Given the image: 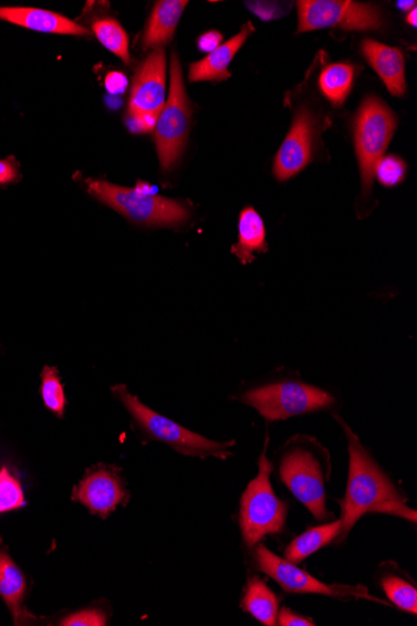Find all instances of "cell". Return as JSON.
Instances as JSON below:
<instances>
[{
	"label": "cell",
	"instance_id": "1",
	"mask_svg": "<svg viewBox=\"0 0 417 626\" xmlns=\"http://www.w3.org/2000/svg\"><path fill=\"white\" fill-rule=\"evenodd\" d=\"M346 432L348 448V477L345 498L342 502V532L335 543L344 541L365 514L396 515L416 523L415 510L407 507L406 497L396 488L371 452L362 445L351 427L338 417Z\"/></svg>",
	"mask_w": 417,
	"mask_h": 626
},
{
	"label": "cell",
	"instance_id": "2",
	"mask_svg": "<svg viewBox=\"0 0 417 626\" xmlns=\"http://www.w3.org/2000/svg\"><path fill=\"white\" fill-rule=\"evenodd\" d=\"M114 397L122 401L128 410L135 424L145 436L158 440L178 451L181 456L197 457L201 459L217 458L226 460L232 456L231 448L236 441L219 442L197 435L152 410L143 404L135 395L131 394L123 384L112 388Z\"/></svg>",
	"mask_w": 417,
	"mask_h": 626
},
{
	"label": "cell",
	"instance_id": "3",
	"mask_svg": "<svg viewBox=\"0 0 417 626\" xmlns=\"http://www.w3.org/2000/svg\"><path fill=\"white\" fill-rule=\"evenodd\" d=\"M86 188L103 205L118 211L134 225L143 227H179L191 211L183 201L164 198L142 188H125L105 180L88 179Z\"/></svg>",
	"mask_w": 417,
	"mask_h": 626
},
{
	"label": "cell",
	"instance_id": "4",
	"mask_svg": "<svg viewBox=\"0 0 417 626\" xmlns=\"http://www.w3.org/2000/svg\"><path fill=\"white\" fill-rule=\"evenodd\" d=\"M270 461L265 450L259 459V473L248 484L240 500L239 523L242 541L254 547L267 535L284 532L288 505L280 500L271 486Z\"/></svg>",
	"mask_w": 417,
	"mask_h": 626
},
{
	"label": "cell",
	"instance_id": "5",
	"mask_svg": "<svg viewBox=\"0 0 417 626\" xmlns=\"http://www.w3.org/2000/svg\"><path fill=\"white\" fill-rule=\"evenodd\" d=\"M396 127V115L385 102L377 96H367L354 122L355 149L364 196L372 195L377 163L385 157Z\"/></svg>",
	"mask_w": 417,
	"mask_h": 626
},
{
	"label": "cell",
	"instance_id": "6",
	"mask_svg": "<svg viewBox=\"0 0 417 626\" xmlns=\"http://www.w3.org/2000/svg\"><path fill=\"white\" fill-rule=\"evenodd\" d=\"M191 127V107L184 85L179 56L174 53L170 62V92L164 104L157 125V142L160 167L164 173L171 171L186 150Z\"/></svg>",
	"mask_w": 417,
	"mask_h": 626
},
{
	"label": "cell",
	"instance_id": "7",
	"mask_svg": "<svg viewBox=\"0 0 417 626\" xmlns=\"http://www.w3.org/2000/svg\"><path fill=\"white\" fill-rule=\"evenodd\" d=\"M268 421L286 420L332 407V394L302 382H280L247 392L241 397Z\"/></svg>",
	"mask_w": 417,
	"mask_h": 626
},
{
	"label": "cell",
	"instance_id": "8",
	"mask_svg": "<svg viewBox=\"0 0 417 626\" xmlns=\"http://www.w3.org/2000/svg\"><path fill=\"white\" fill-rule=\"evenodd\" d=\"M324 467L315 452L305 446H294L284 452L279 463V478L300 503L317 520L329 518L326 509V479Z\"/></svg>",
	"mask_w": 417,
	"mask_h": 626
},
{
	"label": "cell",
	"instance_id": "9",
	"mask_svg": "<svg viewBox=\"0 0 417 626\" xmlns=\"http://www.w3.org/2000/svg\"><path fill=\"white\" fill-rule=\"evenodd\" d=\"M254 559L258 571L270 576L286 593L325 595L343 602L365 599L386 605L384 601L368 594L363 585H329L319 582L314 576L299 570L295 564L269 551L264 544L256 545Z\"/></svg>",
	"mask_w": 417,
	"mask_h": 626
},
{
	"label": "cell",
	"instance_id": "10",
	"mask_svg": "<svg viewBox=\"0 0 417 626\" xmlns=\"http://www.w3.org/2000/svg\"><path fill=\"white\" fill-rule=\"evenodd\" d=\"M299 33L325 28L343 31H377L383 27L380 9L352 0H302L298 2Z\"/></svg>",
	"mask_w": 417,
	"mask_h": 626
},
{
	"label": "cell",
	"instance_id": "11",
	"mask_svg": "<svg viewBox=\"0 0 417 626\" xmlns=\"http://www.w3.org/2000/svg\"><path fill=\"white\" fill-rule=\"evenodd\" d=\"M165 76L167 56L161 48L148 55L135 75L128 114L132 131L149 133L155 129L165 104Z\"/></svg>",
	"mask_w": 417,
	"mask_h": 626
},
{
	"label": "cell",
	"instance_id": "12",
	"mask_svg": "<svg viewBox=\"0 0 417 626\" xmlns=\"http://www.w3.org/2000/svg\"><path fill=\"white\" fill-rule=\"evenodd\" d=\"M73 500L88 508L92 514L105 519L118 505L127 503L129 494L124 488L119 469L100 466L88 470L74 489Z\"/></svg>",
	"mask_w": 417,
	"mask_h": 626
},
{
	"label": "cell",
	"instance_id": "13",
	"mask_svg": "<svg viewBox=\"0 0 417 626\" xmlns=\"http://www.w3.org/2000/svg\"><path fill=\"white\" fill-rule=\"evenodd\" d=\"M315 124L312 112L306 107L299 109L274 160V176L279 181L295 177L313 160Z\"/></svg>",
	"mask_w": 417,
	"mask_h": 626
},
{
	"label": "cell",
	"instance_id": "14",
	"mask_svg": "<svg viewBox=\"0 0 417 626\" xmlns=\"http://www.w3.org/2000/svg\"><path fill=\"white\" fill-rule=\"evenodd\" d=\"M0 21L48 34L90 35L88 29L72 19L39 8L0 7Z\"/></svg>",
	"mask_w": 417,
	"mask_h": 626
},
{
	"label": "cell",
	"instance_id": "15",
	"mask_svg": "<svg viewBox=\"0 0 417 626\" xmlns=\"http://www.w3.org/2000/svg\"><path fill=\"white\" fill-rule=\"evenodd\" d=\"M362 51L368 64L395 96L406 93L405 58L399 48L389 46L373 40H365Z\"/></svg>",
	"mask_w": 417,
	"mask_h": 626
},
{
	"label": "cell",
	"instance_id": "16",
	"mask_svg": "<svg viewBox=\"0 0 417 626\" xmlns=\"http://www.w3.org/2000/svg\"><path fill=\"white\" fill-rule=\"evenodd\" d=\"M254 32L253 25L247 23L244 28L230 41L220 44L216 51L209 53L204 60L192 63L189 69V81L221 82L230 79L229 64L234 60L240 48L244 45L248 36Z\"/></svg>",
	"mask_w": 417,
	"mask_h": 626
},
{
	"label": "cell",
	"instance_id": "17",
	"mask_svg": "<svg viewBox=\"0 0 417 626\" xmlns=\"http://www.w3.org/2000/svg\"><path fill=\"white\" fill-rule=\"evenodd\" d=\"M27 582L21 570L2 549H0V596L13 615L15 625L35 620V616L24 608Z\"/></svg>",
	"mask_w": 417,
	"mask_h": 626
},
{
	"label": "cell",
	"instance_id": "18",
	"mask_svg": "<svg viewBox=\"0 0 417 626\" xmlns=\"http://www.w3.org/2000/svg\"><path fill=\"white\" fill-rule=\"evenodd\" d=\"M188 4L187 0H161L155 3L144 34V50H161V46L171 42Z\"/></svg>",
	"mask_w": 417,
	"mask_h": 626
},
{
	"label": "cell",
	"instance_id": "19",
	"mask_svg": "<svg viewBox=\"0 0 417 626\" xmlns=\"http://www.w3.org/2000/svg\"><path fill=\"white\" fill-rule=\"evenodd\" d=\"M238 232V243L231 247V253L242 264L254 262L256 253L268 252L264 220L254 208L248 207L241 211Z\"/></svg>",
	"mask_w": 417,
	"mask_h": 626
},
{
	"label": "cell",
	"instance_id": "20",
	"mask_svg": "<svg viewBox=\"0 0 417 626\" xmlns=\"http://www.w3.org/2000/svg\"><path fill=\"white\" fill-rule=\"evenodd\" d=\"M379 583L387 598L397 608L417 614V590L409 574H406L395 563H384L380 567Z\"/></svg>",
	"mask_w": 417,
	"mask_h": 626
},
{
	"label": "cell",
	"instance_id": "21",
	"mask_svg": "<svg viewBox=\"0 0 417 626\" xmlns=\"http://www.w3.org/2000/svg\"><path fill=\"white\" fill-rule=\"evenodd\" d=\"M279 603L278 595L264 581L254 576L249 580L240 605L261 624L274 626L278 624Z\"/></svg>",
	"mask_w": 417,
	"mask_h": 626
},
{
	"label": "cell",
	"instance_id": "22",
	"mask_svg": "<svg viewBox=\"0 0 417 626\" xmlns=\"http://www.w3.org/2000/svg\"><path fill=\"white\" fill-rule=\"evenodd\" d=\"M341 532V520L309 529L307 532L295 538L286 547L285 561L295 565L304 562L306 557L315 554L320 549L335 542Z\"/></svg>",
	"mask_w": 417,
	"mask_h": 626
},
{
	"label": "cell",
	"instance_id": "23",
	"mask_svg": "<svg viewBox=\"0 0 417 626\" xmlns=\"http://www.w3.org/2000/svg\"><path fill=\"white\" fill-rule=\"evenodd\" d=\"M355 69L352 64L334 63L325 66L320 74L319 86L326 100L335 107H342L351 94L355 81Z\"/></svg>",
	"mask_w": 417,
	"mask_h": 626
},
{
	"label": "cell",
	"instance_id": "24",
	"mask_svg": "<svg viewBox=\"0 0 417 626\" xmlns=\"http://www.w3.org/2000/svg\"><path fill=\"white\" fill-rule=\"evenodd\" d=\"M98 41L125 64L131 63L129 36L118 21L113 18H100L92 24Z\"/></svg>",
	"mask_w": 417,
	"mask_h": 626
},
{
	"label": "cell",
	"instance_id": "25",
	"mask_svg": "<svg viewBox=\"0 0 417 626\" xmlns=\"http://www.w3.org/2000/svg\"><path fill=\"white\" fill-rule=\"evenodd\" d=\"M41 394L44 406L58 418H63L66 407V398L60 372L53 367H44L42 372Z\"/></svg>",
	"mask_w": 417,
	"mask_h": 626
},
{
	"label": "cell",
	"instance_id": "26",
	"mask_svg": "<svg viewBox=\"0 0 417 626\" xmlns=\"http://www.w3.org/2000/svg\"><path fill=\"white\" fill-rule=\"evenodd\" d=\"M25 505L24 493L19 480L6 467L0 470V514L12 512Z\"/></svg>",
	"mask_w": 417,
	"mask_h": 626
},
{
	"label": "cell",
	"instance_id": "27",
	"mask_svg": "<svg viewBox=\"0 0 417 626\" xmlns=\"http://www.w3.org/2000/svg\"><path fill=\"white\" fill-rule=\"evenodd\" d=\"M406 163L396 156L384 157L379 163H377L375 169V177L382 182L384 187H396L406 177Z\"/></svg>",
	"mask_w": 417,
	"mask_h": 626
},
{
	"label": "cell",
	"instance_id": "28",
	"mask_svg": "<svg viewBox=\"0 0 417 626\" xmlns=\"http://www.w3.org/2000/svg\"><path fill=\"white\" fill-rule=\"evenodd\" d=\"M108 622L106 614L101 609H85L66 616L61 622L63 626H104Z\"/></svg>",
	"mask_w": 417,
	"mask_h": 626
},
{
	"label": "cell",
	"instance_id": "29",
	"mask_svg": "<svg viewBox=\"0 0 417 626\" xmlns=\"http://www.w3.org/2000/svg\"><path fill=\"white\" fill-rule=\"evenodd\" d=\"M248 7L264 21H270V19H275L286 13V11H283V7H285L283 3L250 2Z\"/></svg>",
	"mask_w": 417,
	"mask_h": 626
},
{
	"label": "cell",
	"instance_id": "30",
	"mask_svg": "<svg viewBox=\"0 0 417 626\" xmlns=\"http://www.w3.org/2000/svg\"><path fill=\"white\" fill-rule=\"evenodd\" d=\"M21 179V171H19L18 161L14 157L0 159V186L13 185Z\"/></svg>",
	"mask_w": 417,
	"mask_h": 626
},
{
	"label": "cell",
	"instance_id": "31",
	"mask_svg": "<svg viewBox=\"0 0 417 626\" xmlns=\"http://www.w3.org/2000/svg\"><path fill=\"white\" fill-rule=\"evenodd\" d=\"M278 624L280 626H314L315 625V623L312 619L305 618V616L299 615L288 608H283L279 611Z\"/></svg>",
	"mask_w": 417,
	"mask_h": 626
},
{
	"label": "cell",
	"instance_id": "32",
	"mask_svg": "<svg viewBox=\"0 0 417 626\" xmlns=\"http://www.w3.org/2000/svg\"><path fill=\"white\" fill-rule=\"evenodd\" d=\"M222 40L221 33L211 31L204 33L198 40L199 51L204 53H211L216 51Z\"/></svg>",
	"mask_w": 417,
	"mask_h": 626
},
{
	"label": "cell",
	"instance_id": "33",
	"mask_svg": "<svg viewBox=\"0 0 417 626\" xmlns=\"http://www.w3.org/2000/svg\"><path fill=\"white\" fill-rule=\"evenodd\" d=\"M106 90L113 94H119L128 86V81L123 73H110L105 80Z\"/></svg>",
	"mask_w": 417,
	"mask_h": 626
},
{
	"label": "cell",
	"instance_id": "34",
	"mask_svg": "<svg viewBox=\"0 0 417 626\" xmlns=\"http://www.w3.org/2000/svg\"><path fill=\"white\" fill-rule=\"evenodd\" d=\"M397 7H399L402 11L409 13L410 9L413 11V9L416 8V2L415 0H413V2H404V0H402V2H397Z\"/></svg>",
	"mask_w": 417,
	"mask_h": 626
},
{
	"label": "cell",
	"instance_id": "35",
	"mask_svg": "<svg viewBox=\"0 0 417 626\" xmlns=\"http://www.w3.org/2000/svg\"><path fill=\"white\" fill-rule=\"evenodd\" d=\"M406 21L410 25L416 27V8L413 9V11L409 12V14H407Z\"/></svg>",
	"mask_w": 417,
	"mask_h": 626
}]
</instances>
